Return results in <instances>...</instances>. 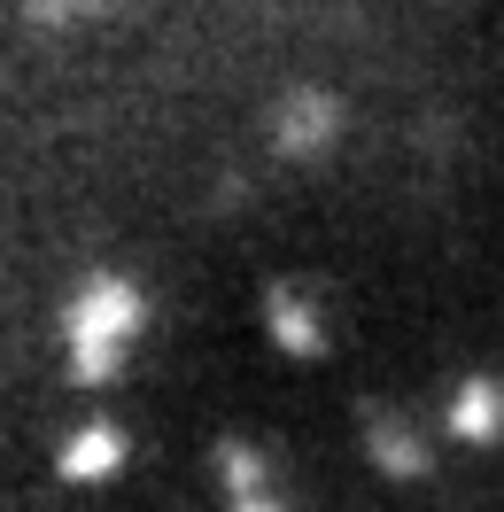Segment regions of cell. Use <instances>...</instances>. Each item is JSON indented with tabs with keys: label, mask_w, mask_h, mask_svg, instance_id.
I'll use <instances>...</instances> for the list:
<instances>
[{
	"label": "cell",
	"mask_w": 504,
	"mask_h": 512,
	"mask_svg": "<svg viewBox=\"0 0 504 512\" xmlns=\"http://www.w3.org/2000/svg\"><path fill=\"white\" fill-rule=\"evenodd\" d=\"M442 435L466 450H497L504 443V373H466L442 396Z\"/></svg>",
	"instance_id": "cell-5"
},
{
	"label": "cell",
	"mask_w": 504,
	"mask_h": 512,
	"mask_svg": "<svg viewBox=\"0 0 504 512\" xmlns=\"http://www.w3.org/2000/svg\"><path fill=\"white\" fill-rule=\"evenodd\" d=\"M132 466V435L117 419H86V427H70L63 450H55V474L70 489H101V481H117Z\"/></svg>",
	"instance_id": "cell-6"
},
{
	"label": "cell",
	"mask_w": 504,
	"mask_h": 512,
	"mask_svg": "<svg viewBox=\"0 0 504 512\" xmlns=\"http://www.w3.org/2000/svg\"><path fill=\"white\" fill-rule=\"evenodd\" d=\"M218 505L225 512H295L280 474H272V458H264L249 435H225L218 443Z\"/></svg>",
	"instance_id": "cell-3"
},
{
	"label": "cell",
	"mask_w": 504,
	"mask_h": 512,
	"mask_svg": "<svg viewBox=\"0 0 504 512\" xmlns=\"http://www.w3.org/2000/svg\"><path fill=\"white\" fill-rule=\"evenodd\" d=\"M264 334H272V350L287 357H326V311H318L311 288H295V280H272L264 288Z\"/></svg>",
	"instance_id": "cell-7"
},
{
	"label": "cell",
	"mask_w": 504,
	"mask_h": 512,
	"mask_svg": "<svg viewBox=\"0 0 504 512\" xmlns=\"http://www.w3.org/2000/svg\"><path fill=\"white\" fill-rule=\"evenodd\" d=\"M458 8H466V0H458Z\"/></svg>",
	"instance_id": "cell-9"
},
{
	"label": "cell",
	"mask_w": 504,
	"mask_h": 512,
	"mask_svg": "<svg viewBox=\"0 0 504 512\" xmlns=\"http://www.w3.org/2000/svg\"><path fill=\"white\" fill-rule=\"evenodd\" d=\"M357 435H365V458H373L388 481H427V474H435V443H427L404 412L365 404V412H357Z\"/></svg>",
	"instance_id": "cell-4"
},
{
	"label": "cell",
	"mask_w": 504,
	"mask_h": 512,
	"mask_svg": "<svg viewBox=\"0 0 504 512\" xmlns=\"http://www.w3.org/2000/svg\"><path fill=\"white\" fill-rule=\"evenodd\" d=\"M16 8H24L32 24H47V32H63V24H94L109 0H16Z\"/></svg>",
	"instance_id": "cell-8"
},
{
	"label": "cell",
	"mask_w": 504,
	"mask_h": 512,
	"mask_svg": "<svg viewBox=\"0 0 504 512\" xmlns=\"http://www.w3.org/2000/svg\"><path fill=\"white\" fill-rule=\"evenodd\" d=\"M264 140H272V156H280V163L334 156V148H342V94H334V86H287V94L272 101Z\"/></svg>",
	"instance_id": "cell-2"
},
{
	"label": "cell",
	"mask_w": 504,
	"mask_h": 512,
	"mask_svg": "<svg viewBox=\"0 0 504 512\" xmlns=\"http://www.w3.org/2000/svg\"><path fill=\"white\" fill-rule=\"evenodd\" d=\"M55 334H63L70 381L78 388H109L132 365L140 334H148V295H140V280H125V272H86V280L70 288Z\"/></svg>",
	"instance_id": "cell-1"
}]
</instances>
